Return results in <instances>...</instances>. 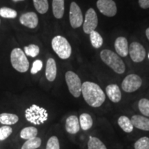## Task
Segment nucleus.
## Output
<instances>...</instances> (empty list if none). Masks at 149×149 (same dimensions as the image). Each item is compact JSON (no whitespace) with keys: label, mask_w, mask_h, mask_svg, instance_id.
<instances>
[{"label":"nucleus","mask_w":149,"mask_h":149,"mask_svg":"<svg viewBox=\"0 0 149 149\" xmlns=\"http://www.w3.org/2000/svg\"><path fill=\"white\" fill-rule=\"evenodd\" d=\"M0 23H1V21H0Z\"/></svg>","instance_id":"nucleus-38"},{"label":"nucleus","mask_w":149,"mask_h":149,"mask_svg":"<svg viewBox=\"0 0 149 149\" xmlns=\"http://www.w3.org/2000/svg\"><path fill=\"white\" fill-rule=\"evenodd\" d=\"M148 58H149V55H148Z\"/></svg>","instance_id":"nucleus-37"},{"label":"nucleus","mask_w":149,"mask_h":149,"mask_svg":"<svg viewBox=\"0 0 149 149\" xmlns=\"http://www.w3.org/2000/svg\"><path fill=\"white\" fill-rule=\"evenodd\" d=\"M142 80L139 75L135 74H130L126 76L122 83L123 91L127 93H133L140 88Z\"/></svg>","instance_id":"nucleus-7"},{"label":"nucleus","mask_w":149,"mask_h":149,"mask_svg":"<svg viewBox=\"0 0 149 149\" xmlns=\"http://www.w3.org/2000/svg\"><path fill=\"white\" fill-rule=\"evenodd\" d=\"M65 79L68 86V90L74 97H79L81 94V79L77 74L72 71H67Z\"/></svg>","instance_id":"nucleus-6"},{"label":"nucleus","mask_w":149,"mask_h":149,"mask_svg":"<svg viewBox=\"0 0 149 149\" xmlns=\"http://www.w3.org/2000/svg\"><path fill=\"white\" fill-rule=\"evenodd\" d=\"M17 15V13L13 9L7 8V7H2L0 8V16L3 18H10L14 19Z\"/></svg>","instance_id":"nucleus-27"},{"label":"nucleus","mask_w":149,"mask_h":149,"mask_svg":"<svg viewBox=\"0 0 149 149\" xmlns=\"http://www.w3.org/2000/svg\"><path fill=\"white\" fill-rule=\"evenodd\" d=\"M102 61L110 68L118 74H122L125 71V64L117 54L110 50H103L100 53Z\"/></svg>","instance_id":"nucleus-2"},{"label":"nucleus","mask_w":149,"mask_h":149,"mask_svg":"<svg viewBox=\"0 0 149 149\" xmlns=\"http://www.w3.org/2000/svg\"><path fill=\"white\" fill-rule=\"evenodd\" d=\"M17 115L10 113H2L0 115V122L5 125H12L18 122Z\"/></svg>","instance_id":"nucleus-21"},{"label":"nucleus","mask_w":149,"mask_h":149,"mask_svg":"<svg viewBox=\"0 0 149 149\" xmlns=\"http://www.w3.org/2000/svg\"><path fill=\"white\" fill-rule=\"evenodd\" d=\"M20 23L30 29H35L38 25V17L36 13L33 12L26 13L19 18Z\"/></svg>","instance_id":"nucleus-12"},{"label":"nucleus","mask_w":149,"mask_h":149,"mask_svg":"<svg viewBox=\"0 0 149 149\" xmlns=\"http://www.w3.org/2000/svg\"><path fill=\"white\" fill-rule=\"evenodd\" d=\"M57 75V66L53 58H49L46 63V77L49 81H53Z\"/></svg>","instance_id":"nucleus-17"},{"label":"nucleus","mask_w":149,"mask_h":149,"mask_svg":"<svg viewBox=\"0 0 149 149\" xmlns=\"http://www.w3.org/2000/svg\"><path fill=\"white\" fill-rule=\"evenodd\" d=\"M10 61L12 66L20 72H26L29 68V62L25 54L20 48H15L11 52Z\"/></svg>","instance_id":"nucleus-5"},{"label":"nucleus","mask_w":149,"mask_h":149,"mask_svg":"<svg viewBox=\"0 0 149 149\" xmlns=\"http://www.w3.org/2000/svg\"><path fill=\"white\" fill-rule=\"evenodd\" d=\"M118 124L120 128L126 133H130L133 131L134 126L131 121L126 116H121L118 119Z\"/></svg>","instance_id":"nucleus-20"},{"label":"nucleus","mask_w":149,"mask_h":149,"mask_svg":"<svg viewBox=\"0 0 149 149\" xmlns=\"http://www.w3.org/2000/svg\"><path fill=\"white\" fill-rule=\"evenodd\" d=\"M46 149H60L58 138L56 136H53L48 139Z\"/></svg>","instance_id":"nucleus-32"},{"label":"nucleus","mask_w":149,"mask_h":149,"mask_svg":"<svg viewBox=\"0 0 149 149\" xmlns=\"http://www.w3.org/2000/svg\"><path fill=\"white\" fill-rule=\"evenodd\" d=\"M42 144V140L39 137L28 139L22 147V149H36L39 148Z\"/></svg>","instance_id":"nucleus-25"},{"label":"nucleus","mask_w":149,"mask_h":149,"mask_svg":"<svg viewBox=\"0 0 149 149\" xmlns=\"http://www.w3.org/2000/svg\"><path fill=\"white\" fill-rule=\"evenodd\" d=\"M107 95L109 100L114 103H117L122 99V93L118 86L116 84H110L106 88Z\"/></svg>","instance_id":"nucleus-14"},{"label":"nucleus","mask_w":149,"mask_h":149,"mask_svg":"<svg viewBox=\"0 0 149 149\" xmlns=\"http://www.w3.org/2000/svg\"><path fill=\"white\" fill-rule=\"evenodd\" d=\"M51 44L53 51L61 59L69 58L72 53V48L66 38L60 35L56 36L52 40Z\"/></svg>","instance_id":"nucleus-4"},{"label":"nucleus","mask_w":149,"mask_h":149,"mask_svg":"<svg viewBox=\"0 0 149 149\" xmlns=\"http://www.w3.org/2000/svg\"><path fill=\"white\" fill-rule=\"evenodd\" d=\"M135 149H149V138L143 137L139 139L134 144Z\"/></svg>","instance_id":"nucleus-30"},{"label":"nucleus","mask_w":149,"mask_h":149,"mask_svg":"<svg viewBox=\"0 0 149 149\" xmlns=\"http://www.w3.org/2000/svg\"><path fill=\"white\" fill-rule=\"evenodd\" d=\"M146 35L147 38H148V40H149V28H148V29H146Z\"/></svg>","instance_id":"nucleus-35"},{"label":"nucleus","mask_w":149,"mask_h":149,"mask_svg":"<svg viewBox=\"0 0 149 149\" xmlns=\"http://www.w3.org/2000/svg\"><path fill=\"white\" fill-rule=\"evenodd\" d=\"M13 132L12 128L8 126H3L0 128V140L3 141L8 138Z\"/></svg>","instance_id":"nucleus-31"},{"label":"nucleus","mask_w":149,"mask_h":149,"mask_svg":"<svg viewBox=\"0 0 149 149\" xmlns=\"http://www.w3.org/2000/svg\"><path fill=\"white\" fill-rule=\"evenodd\" d=\"M128 52H129L130 58L134 62L136 63L142 61L146 57L145 48L138 42H133L130 44Z\"/></svg>","instance_id":"nucleus-11"},{"label":"nucleus","mask_w":149,"mask_h":149,"mask_svg":"<svg viewBox=\"0 0 149 149\" xmlns=\"http://www.w3.org/2000/svg\"><path fill=\"white\" fill-rule=\"evenodd\" d=\"M88 149H107L101 140L97 137H90L88 142Z\"/></svg>","instance_id":"nucleus-26"},{"label":"nucleus","mask_w":149,"mask_h":149,"mask_svg":"<svg viewBox=\"0 0 149 149\" xmlns=\"http://www.w3.org/2000/svg\"><path fill=\"white\" fill-rule=\"evenodd\" d=\"M35 8L40 14H45L48 10V0H33Z\"/></svg>","instance_id":"nucleus-24"},{"label":"nucleus","mask_w":149,"mask_h":149,"mask_svg":"<svg viewBox=\"0 0 149 149\" xmlns=\"http://www.w3.org/2000/svg\"><path fill=\"white\" fill-rule=\"evenodd\" d=\"M38 130L36 128L33 127V126H29V127L24 128L22 130L20 133V137L24 139H30L35 138L37 137Z\"/></svg>","instance_id":"nucleus-22"},{"label":"nucleus","mask_w":149,"mask_h":149,"mask_svg":"<svg viewBox=\"0 0 149 149\" xmlns=\"http://www.w3.org/2000/svg\"><path fill=\"white\" fill-rule=\"evenodd\" d=\"M97 6L100 12L106 16L113 17L117 13L116 3L113 0H98Z\"/></svg>","instance_id":"nucleus-10"},{"label":"nucleus","mask_w":149,"mask_h":149,"mask_svg":"<svg viewBox=\"0 0 149 149\" xmlns=\"http://www.w3.org/2000/svg\"><path fill=\"white\" fill-rule=\"evenodd\" d=\"M53 13L55 18H62L64 13V0H53Z\"/></svg>","instance_id":"nucleus-18"},{"label":"nucleus","mask_w":149,"mask_h":149,"mask_svg":"<svg viewBox=\"0 0 149 149\" xmlns=\"http://www.w3.org/2000/svg\"><path fill=\"white\" fill-rule=\"evenodd\" d=\"M139 4L141 8L146 9L149 8V0H139Z\"/></svg>","instance_id":"nucleus-34"},{"label":"nucleus","mask_w":149,"mask_h":149,"mask_svg":"<svg viewBox=\"0 0 149 149\" xmlns=\"http://www.w3.org/2000/svg\"><path fill=\"white\" fill-rule=\"evenodd\" d=\"M14 2H17V1H24V0H13Z\"/></svg>","instance_id":"nucleus-36"},{"label":"nucleus","mask_w":149,"mask_h":149,"mask_svg":"<svg viewBox=\"0 0 149 149\" xmlns=\"http://www.w3.org/2000/svg\"><path fill=\"white\" fill-rule=\"evenodd\" d=\"M93 121L91 116L88 113H83L79 117L80 127L84 130H88L92 127Z\"/></svg>","instance_id":"nucleus-19"},{"label":"nucleus","mask_w":149,"mask_h":149,"mask_svg":"<svg viewBox=\"0 0 149 149\" xmlns=\"http://www.w3.org/2000/svg\"><path fill=\"white\" fill-rule=\"evenodd\" d=\"M43 66V63L41 60H37L35 61L33 64L32 68H31V73L32 74H36L40 70H42Z\"/></svg>","instance_id":"nucleus-33"},{"label":"nucleus","mask_w":149,"mask_h":149,"mask_svg":"<svg viewBox=\"0 0 149 149\" xmlns=\"http://www.w3.org/2000/svg\"><path fill=\"white\" fill-rule=\"evenodd\" d=\"M90 40L92 46L95 48H100L103 44V39L95 31H93L90 33Z\"/></svg>","instance_id":"nucleus-23"},{"label":"nucleus","mask_w":149,"mask_h":149,"mask_svg":"<svg viewBox=\"0 0 149 149\" xmlns=\"http://www.w3.org/2000/svg\"><path fill=\"white\" fill-rule=\"evenodd\" d=\"M80 129L79 122L77 117L71 115L67 118L66 122V130L68 133L76 134Z\"/></svg>","instance_id":"nucleus-16"},{"label":"nucleus","mask_w":149,"mask_h":149,"mask_svg":"<svg viewBox=\"0 0 149 149\" xmlns=\"http://www.w3.org/2000/svg\"><path fill=\"white\" fill-rule=\"evenodd\" d=\"M115 49L117 55L121 57H126L128 54V41L125 37H117L115 42Z\"/></svg>","instance_id":"nucleus-13"},{"label":"nucleus","mask_w":149,"mask_h":149,"mask_svg":"<svg viewBox=\"0 0 149 149\" xmlns=\"http://www.w3.org/2000/svg\"><path fill=\"white\" fill-rule=\"evenodd\" d=\"M81 94L86 103L94 108L101 107L106 99L105 94L100 86L91 81H85L82 84Z\"/></svg>","instance_id":"nucleus-1"},{"label":"nucleus","mask_w":149,"mask_h":149,"mask_svg":"<svg viewBox=\"0 0 149 149\" xmlns=\"http://www.w3.org/2000/svg\"><path fill=\"white\" fill-rule=\"evenodd\" d=\"M138 107L143 115L149 117V100L145 98L141 99L139 102Z\"/></svg>","instance_id":"nucleus-28"},{"label":"nucleus","mask_w":149,"mask_h":149,"mask_svg":"<svg viewBox=\"0 0 149 149\" xmlns=\"http://www.w3.org/2000/svg\"><path fill=\"white\" fill-rule=\"evenodd\" d=\"M25 116L29 122L35 125H40L48 120L47 111L35 104L26 110Z\"/></svg>","instance_id":"nucleus-3"},{"label":"nucleus","mask_w":149,"mask_h":149,"mask_svg":"<svg viewBox=\"0 0 149 149\" xmlns=\"http://www.w3.org/2000/svg\"><path fill=\"white\" fill-rule=\"evenodd\" d=\"M132 124L134 127L138 129L149 131V119L141 115H133L131 117Z\"/></svg>","instance_id":"nucleus-15"},{"label":"nucleus","mask_w":149,"mask_h":149,"mask_svg":"<svg viewBox=\"0 0 149 149\" xmlns=\"http://www.w3.org/2000/svg\"><path fill=\"white\" fill-rule=\"evenodd\" d=\"M70 22L73 29H77L82 25L83 15L79 6L75 2L70 3L69 13Z\"/></svg>","instance_id":"nucleus-9"},{"label":"nucleus","mask_w":149,"mask_h":149,"mask_svg":"<svg viewBox=\"0 0 149 149\" xmlns=\"http://www.w3.org/2000/svg\"><path fill=\"white\" fill-rule=\"evenodd\" d=\"M24 51L27 55L35 57L40 53V48L35 44H31V45L24 47Z\"/></svg>","instance_id":"nucleus-29"},{"label":"nucleus","mask_w":149,"mask_h":149,"mask_svg":"<svg viewBox=\"0 0 149 149\" xmlns=\"http://www.w3.org/2000/svg\"><path fill=\"white\" fill-rule=\"evenodd\" d=\"M98 19L96 12L93 8H89L85 15L84 23L83 25V30L85 33L90 34L95 31L97 26Z\"/></svg>","instance_id":"nucleus-8"}]
</instances>
